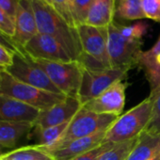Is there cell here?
Returning <instances> with one entry per match:
<instances>
[{"label": "cell", "instance_id": "cell-1", "mask_svg": "<svg viewBox=\"0 0 160 160\" xmlns=\"http://www.w3.org/2000/svg\"><path fill=\"white\" fill-rule=\"evenodd\" d=\"M31 1L39 33L55 38L73 60L79 61L82 57V47L77 28L71 27L53 6L43 0Z\"/></svg>", "mask_w": 160, "mask_h": 160}, {"label": "cell", "instance_id": "cell-2", "mask_svg": "<svg viewBox=\"0 0 160 160\" xmlns=\"http://www.w3.org/2000/svg\"><path fill=\"white\" fill-rule=\"evenodd\" d=\"M152 100L150 96L119 116L107 129L103 142L120 143L137 138L144 132L150 122Z\"/></svg>", "mask_w": 160, "mask_h": 160}, {"label": "cell", "instance_id": "cell-3", "mask_svg": "<svg viewBox=\"0 0 160 160\" xmlns=\"http://www.w3.org/2000/svg\"><path fill=\"white\" fill-rule=\"evenodd\" d=\"M0 94L12 97L41 111L50 108L67 97L21 82L5 69L0 72Z\"/></svg>", "mask_w": 160, "mask_h": 160}, {"label": "cell", "instance_id": "cell-4", "mask_svg": "<svg viewBox=\"0 0 160 160\" xmlns=\"http://www.w3.org/2000/svg\"><path fill=\"white\" fill-rule=\"evenodd\" d=\"M82 47L79 62L89 69L111 68L108 53V28H100L87 24L77 26Z\"/></svg>", "mask_w": 160, "mask_h": 160}, {"label": "cell", "instance_id": "cell-5", "mask_svg": "<svg viewBox=\"0 0 160 160\" xmlns=\"http://www.w3.org/2000/svg\"><path fill=\"white\" fill-rule=\"evenodd\" d=\"M143 40L131 39L122 34L114 20L108 28V53L111 68L128 72L138 66Z\"/></svg>", "mask_w": 160, "mask_h": 160}, {"label": "cell", "instance_id": "cell-6", "mask_svg": "<svg viewBox=\"0 0 160 160\" xmlns=\"http://www.w3.org/2000/svg\"><path fill=\"white\" fill-rule=\"evenodd\" d=\"M117 118L118 117L114 115L95 113L82 106V108L70 121L67 129L61 136L58 142L53 148L46 151L58 148L72 140L89 137L100 131L107 130L116 121Z\"/></svg>", "mask_w": 160, "mask_h": 160}, {"label": "cell", "instance_id": "cell-7", "mask_svg": "<svg viewBox=\"0 0 160 160\" xmlns=\"http://www.w3.org/2000/svg\"><path fill=\"white\" fill-rule=\"evenodd\" d=\"M45 72L51 82L66 96L78 97L82 81L83 65L77 60L68 62L34 59Z\"/></svg>", "mask_w": 160, "mask_h": 160}, {"label": "cell", "instance_id": "cell-8", "mask_svg": "<svg viewBox=\"0 0 160 160\" xmlns=\"http://www.w3.org/2000/svg\"><path fill=\"white\" fill-rule=\"evenodd\" d=\"M126 76L127 72L121 69H89L83 67L82 81L77 98L83 106L98 97L115 82L126 78Z\"/></svg>", "mask_w": 160, "mask_h": 160}, {"label": "cell", "instance_id": "cell-9", "mask_svg": "<svg viewBox=\"0 0 160 160\" xmlns=\"http://www.w3.org/2000/svg\"><path fill=\"white\" fill-rule=\"evenodd\" d=\"M5 70L21 82L51 92L61 93L51 82L45 72L27 54L15 53L12 64Z\"/></svg>", "mask_w": 160, "mask_h": 160}, {"label": "cell", "instance_id": "cell-10", "mask_svg": "<svg viewBox=\"0 0 160 160\" xmlns=\"http://www.w3.org/2000/svg\"><path fill=\"white\" fill-rule=\"evenodd\" d=\"M128 84L123 80L112 84L95 99L83 105L87 109L98 114L121 116L125 105V92Z\"/></svg>", "mask_w": 160, "mask_h": 160}, {"label": "cell", "instance_id": "cell-11", "mask_svg": "<svg viewBox=\"0 0 160 160\" xmlns=\"http://www.w3.org/2000/svg\"><path fill=\"white\" fill-rule=\"evenodd\" d=\"M25 53L33 59L68 62L73 60L65 48L53 37L38 33L24 47Z\"/></svg>", "mask_w": 160, "mask_h": 160}, {"label": "cell", "instance_id": "cell-12", "mask_svg": "<svg viewBox=\"0 0 160 160\" xmlns=\"http://www.w3.org/2000/svg\"><path fill=\"white\" fill-rule=\"evenodd\" d=\"M14 26L15 30L12 39L18 48L25 53L26 44L39 33L31 0H20Z\"/></svg>", "mask_w": 160, "mask_h": 160}, {"label": "cell", "instance_id": "cell-13", "mask_svg": "<svg viewBox=\"0 0 160 160\" xmlns=\"http://www.w3.org/2000/svg\"><path fill=\"white\" fill-rule=\"evenodd\" d=\"M81 108L82 104L78 98L67 96L50 108L41 111L34 122V128H46L69 122Z\"/></svg>", "mask_w": 160, "mask_h": 160}, {"label": "cell", "instance_id": "cell-14", "mask_svg": "<svg viewBox=\"0 0 160 160\" xmlns=\"http://www.w3.org/2000/svg\"><path fill=\"white\" fill-rule=\"evenodd\" d=\"M106 131L103 130L89 137L72 140L65 145L47 152L53 156L54 160H71L100 145L104 141Z\"/></svg>", "mask_w": 160, "mask_h": 160}, {"label": "cell", "instance_id": "cell-15", "mask_svg": "<svg viewBox=\"0 0 160 160\" xmlns=\"http://www.w3.org/2000/svg\"><path fill=\"white\" fill-rule=\"evenodd\" d=\"M41 110L12 97L0 94V121L31 122L38 118Z\"/></svg>", "mask_w": 160, "mask_h": 160}, {"label": "cell", "instance_id": "cell-16", "mask_svg": "<svg viewBox=\"0 0 160 160\" xmlns=\"http://www.w3.org/2000/svg\"><path fill=\"white\" fill-rule=\"evenodd\" d=\"M138 66L142 69L148 80L151 92L160 88V35L156 42L140 54Z\"/></svg>", "mask_w": 160, "mask_h": 160}, {"label": "cell", "instance_id": "cell-17", "mask_svg": "<svg viewBox=\"0 0 160 160\" xmlns=\"http://www.w3.org/2000/svg\"><path fill=\"white\" fill-rule=\"evenodd\" d=\"M115 9L116 0H92L86 24L108 28L114 22Z\"/></svg>", "mask_w": 160, "mask_h": 160}, {"label": "cell", "instance_id": "cell-18", "mask_svg": "<svg viewBox=\"0 0 160 160\" xmlns=\"http://www.w3.org/2000/svg\"><path fill=\"white\" fill-rule=\"evenodd\" d=\"M160 153V134L151 135L142 132L125 160H150Z\"/></svg>", "mask_w": 160, "mask_h": 160}, {"label": "cell", "instance_id": "cell-19", "mask_svg": "<svg viewBox=\"0 0 160 160\" xmlns=\"http://www.w3.org/2000/svg\"><path fill=\"white\" fill-rule=\"evenodd\" d=\"M34 124L25 122L0 121V145L4 148H12L27 135Z\"/></svg>", "mask_w": 160, "mask_h": 160}, {"label": "cell", "instance_id": "cell-20", "mask_svg": "<svg viewBox=\"0 0 160 160\" xmlns=\"http://www.w3.org/2000/svg\"><path fill=\"white\" fill-rule=\"evenodd\" d=\"M0 160H54L53 156L39 145L24 146L5 152Z\"/></svg>", "mask_w": 160, "mask_h": 160}, {"label": "cell", "instance_id": "cell-21", "mask_svg": "<svg viewBox=\"0 0 160 160\" xmlns=\"http://www.w3.org/2000/svg\"><path fill=\"white\" fill-rule=\"evenodd\" d=\"M69 122H65L59 125L50 126L46 128H34L38 138V144L44 150L53 148L60 139L68 127Z\"/></svg>", "mask_w": 160, "mask_h": 160}, {"label": "cell", "instance_id": "cell-22", "mask_svg": "<svg viewBox=\"0 0 160 160\" xmlns=\"http://www.w3.org/2000/svg\"><path fill=\"white\" fill-rule=\"evenodd\" d=\"M115 17L122 20L144 19L141 0H116Z\"/></svg>", "mask_w": 160, "mask_h": 160}, {"label": "cell", "instance_id": "cell-23", "mask_svg": "<svg viewBox=\"0 0 160 160\" xmlns=\"http://www.w3.org/2000/svg\"><path fill=\"white\" fill-rule=\"evenodd\" d=\"M138 138L111 145L100 155L98 160H125L135 147Z\"/></svg>", "mask_w": 160, "mask_h": 160}, {"label": "cell", "instance_id": "cell-24", "mask_svg": "<svg viewBox=\"0 0 160 160\" xmlns=\"http://www.w3.org/2000/svg\"><path fill=\"white\" fill-rule=\"evenodd\" d=\"M150 97L152 100V109L150 122L145 130L151 135L160 134V88L155 92L150 93Z\"/></svg>", "mask_w": 160, "mask_h": 160}, {"label": "cell", "instance_id": "cell-25", "mask_svg": "<svg viewBox=\"0 0 160 160\" xmlns=\"http://www.w3.org/2000/svg\"><path fill=\"white\" fill-rule=\"evenodd\" d=\"M92 0H72V12L76 28L86 24Z\"/></svg>", "mask_w": 160, "mask_h": 160}, {"label": "cell", "instance_id": "cell-26", "mask_svg": "<svg viewBox=\"0 0 160 160\" xmlns=\"http://www.w3.org/2000/svg\"><path fill=\"white\" fill-rule=\"evenodd\" d=\"M55 10L64 18V20L72 28H76L72 12V0H52Z\"/></svg>", "mask_w": 160, "mask_h": 160}, {"label": "cell", "instance_id": "cell-27", "mask_svg": "<svg viewBox=\"0 0 160 160\" xmlns=\"http://www.w3.org/2000/svg\"><path fill=\"white\" fill-rule=\"evenodd\" d=\"M120 31L122 35L131 38V39H137V40H142L143 36L147 32L148 25L144 23H137L132 26H123L118 23Z\"/></svg>", "mask_w": 160, "mask_h": 160}, {"label": "cell", "instance_id": "cell-28", "mask_svg": "<svg viewBox=\"0 0 160 160\" xmlns=\"http://www.w3.org/2000/svg\"><path fill=\"white\" fill-rule=\"evenodd\" d=\"M145 18L160 23V0H141Z\"/></svg>", "mask_w": 160, "mask_h": 160}, {"label": "cell", "instance_id": "cell-29", "mask_svg": "<svg viewBox=\"0 0 160 160\" xmlns=\"http://www.w3.org/2000/svg\"><path fill=\"white\" fill-rule=\"evenodd\" d=\"M111 145H113L112 143H108V142H102L100 145H98L97 147L92 149L91 151L80 154L71 160H98L100 155L107 150L108 149Z\"/></svg>", "mask_w": 160, "mask_h": 160}, {"label": "cell", "instance_id": "cell-30", "mask_svg": "<svg viewBox=\"0 0 160 160\" xmlns=\"http://www.w3.org/2000/svg\"><path fill=\"white\" fill-rule=\"evenodd\" d=\"M14 21L0 9V31L12 38L14 34Z\"/></svg>", "mask_w": 160, "mask_h": 160}, {"label": "cell", "instance_id": "cell-31", "mask_svg": "<svg viewBox=\"0 0 160 160\" xmlns=\"http://www.w3.org/2000/svg\"><path fill=\"white\" fill-rule=\"evenodd\" d=\"M19 2L20 0H0V9L14 21Z\"/></svg>", "mask_w": 160, "mask_h": 160}, {"label": "cell", "instance_id": "cell-32", "mask_svg": "<svg viewBox=\"0 0 160 160\" xmlns=\"http://www.w3.org/2000/svg\"><path fill=\"white\" fill-rule=\"evenodd\" d=\"M14 54L12 51L8 49L7 47L0 44V67L3 69H7L13 62Z\"/></svg>", "mask_w": 160, "mask_h": 160}, {"label": "cell", "instance_id": "cell-33", "mask_svg": "<svg viewBox=\"0 0 160 160\" xmlns=\"http://www.w3.org/2000/svg\"><path fill=\"white\" fill-rule=\"evenodd\" d=\"M0 44L7 47L8 49H10L13 53H23L18 48V46L13 42L12 39L11 37H9L8 35L4 34L2 31H0ZM23 54H25V53H23Z\"/></svg>", "mask_w": 160, "mask_h": 160}, {"label": "cell", "instance_id": "cell-34", "mask_svg": "<svg viewBox=\"0 0 160 160\" xmlns=\"http://www.w3.org/2000/svg\"><path fill=\"white\" fill-rule=\"evenodd\" d=\"M4 149H5L4 147H2L1 145H0V156H1L3 153H5V152H4Z\"/></svg>", "mask_w": 160, "mask_h": 160}, {"label": "cell", "instance_id": "cell-35", "mask_svg": "<svg viewBox=\"0 0 160 160\" xmlns=\"http://www.w3.org/2000/svg\"><path fill=\"white\" fill-rule=\"evenodd\" d=\"M150 160H160V153H159V154H157L155 157H153V158L150 159Z\"/></svg>", "mask_w": 160, "mask_h": 160}, {"label": "cell", "instance_id": "cell-36", "mask_svg": "<svg viewBox=\"0 0 160 160\" xmlns=\"http://www.w3.org/2000/svg\"><path fill=\"white\" fill-rule=\"evenodd\" d=\"M44 2H46L47 4H49V5H51V6H53V2H52V0H43Z\"/></svg>", "mask_w": 160, "mask_h": 160}, {"label": "cell", "instance_id": "cell-37", "mask_svg": "<svg viewBox=\"0 0 160 160\" xmlns=\"http://www.w3.org/2000/svg\"><path fill=\"white\" fill-rule=\"evenodd\" d=\"M2 70H4V69H3V68H1V67H0V72H1Z\"/></svg>", "mask_w": 160, "mask_h": 160}]
</instances>
